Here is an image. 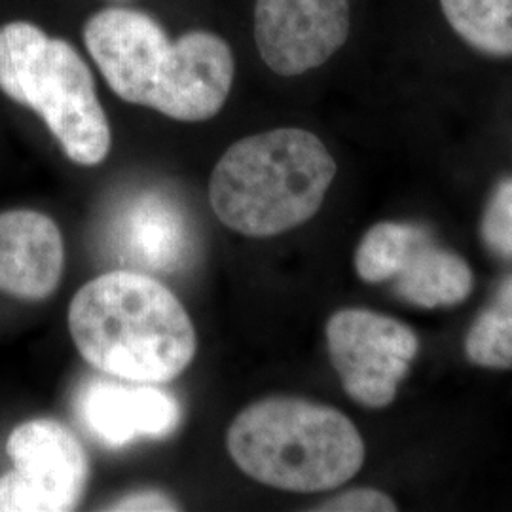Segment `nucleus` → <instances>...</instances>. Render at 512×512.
Segmentation results:
<instances>
[{
	"instance_id": "a211bd4d",
	"label": "nucleus",
	"mask_w": 512,
	"mask_h": 512,
	"mask_svg": "<svg viewBox=\"0 0 512 512\" xmlns=\"http://www.w3.org/2000/svg\"><path fill=\"white\" fill-rule=\"evenodd\" d=\"M181 507L177 505L175 499L162 492H137V494L126 495L118 501H114L107 511H160L171 512L179 511Z\"/></svg>"
},
{
	"instance_id": "f03ea898",
	"label": "nucleus",
	"mask_w": 512,
	"mask_h": 512,
	"mask_svg": "<svg viewBox=\"0 0 512 512\" xmlns=\"http://www.w3.org/2000/svg\"><path fill=\"white\" fill-rule=\"evenodd\" d=\"M69 330L88 365L139 384L173 382L198 348L181 300L158 279L129 270L99 275L74 294Z\"/></svg>"
},
{
	"instance_id": "0eeeda50",
	"label": "nucleus",
	"mask_w": 512,
	"mask_h": 512,
	"mask_svg": "<svg viewBox=\"0 0 512 512\" xmlns=\"http://www.w3.org/2000/svg\"><path fill=\"white\" fill-rule=\"evenodd\" d=\"M327 346L349 397L366 408H384L393 403L420 344L397 319L342 310L327 323Z\"/></svg>"
},
{
	"instance_id": "f8f14e48",
	"label": "nucleus",
	"mask_w": 512,
	"mask_h": 512,
	"mask_svg": "<svg viewBox=\"0 0 512 512\" xmlns=\"http://www.w3.org/2000/svg\"><path fill=\"white\" fill-rule=\"evenodd\" d=\"M395 289L404 302L421 308L456 306L471 293L473 274L463 258L427 239L395 277Z\"/></svg>"
},
{
	"instance_id": "39448f33",
	"label": "nucleus",
	"mask_w": 512,
	"mask_h": 512,
	"mask_svg": "<svg viewBox=\"0 0 512 512\" xmlns=\"http://www.w3.org/2000/svg\"><path fill=\"white\" fill-rule=\"evenodd\" d=\"M0 90L35 110L74 164L93 167L109 156L112 133L92 71L71 42L35 23L0 27Z\"/></svg>"
},
{
	"instance_id": "6e6552de",
	"label": "nucleus",
	"mask_w": 512,
	"mask_h": 512,
	"mask_svg": "<svg viewBox=\"0 0 512 512\" xmlns=\"http://www.w3.org/2000/svg\"><path fill=\"white\" fill-rule=\"evenodd\" d=\"M349 25V0H256V48L279 76L327 63L346 44Z\"/></svg>"
},
{
	"instance_id": "4468645a",
	"label": "nucleus",
	"mask_w": 512,
	"mask_h": 512,
	"mask_svg": "<svg viewBox=\"0 0 512 512\" xmlns=\"http://www.w3.org/2000/svg\"><path fill=\"white\" fill-rule=\"evenodd\" d=\"M427 239H431L427 230L418 226L397 222L376 224L366 232L355 253V270L366 283L395 279Z\"/></svg>"
},
{
	"instance_id": "f257e3e1",
	"label": "nucleus",
	"mask_w": 512,
	"mask_h": 512,
	"mask_svg": "<svg viewBox=\"0 0 512 512\" xmlns=\"http://www.w3.org/2000/svg\"><path fill=\"white\" fill-rule=\"evenodd\" d=\"M84 42L112 92L173 120L205 122L232 92L234 54L215 33L188 31L171 42L147 12L112 6L86 21Z\"/></svg>"
},
{
	"instance_id": "6ab92c4d",
	"label": "nucleus",
	"mask_w": 512,
	"mask_h": 512,
	"mask_svg": "<svg viewBox=\"0 0 512 512\" xmlns=\"http://www.w3.org/2000/svg\"><path fill=\"white\" fill-rule=\"evenodd\" d=\"M494 306L512 317V277L501 285Z\"/></svg>"
},
{
	"instance_id": "ddd939ff",
	"label": "nucleus",
	"mask_w": 512,
	"mask_h": 512,
	"mask_svg": "<svg viewBox=\"0 0 512 512\" xmlns=\"http://www.w3.org/2000/svg\"><path fill=\"white\" fill-rule=\"evenodd\" d=\"M463 42L494 57H512V0H439Z\"/></svg>"
},
{
	"instance_id": "9b49d317",
	"label": "nucleus",
	"mask_w": 512,
	"mask_h": 512,
	"mask_svg": "<svg viewBox=\"0 0 512 512\" xmlns=\"http://www.w3.org/2000/svg\"><path fill=\"white\" fill-rule=\"evenodd\" d=\"M120 253L137 268L175 272L190 253V230L175 203L143 196L116 222Z\"/></svg>"
},
{
	"instance_id": "dca6fc26",
	"label": "nucleus",
	"mask_w": 512,
	"mask_h": 512,
	"mask_svg": "<svg viewBox=\"0 0 512 512\" xmlns=\"http://www.w3.org/2000/svg\"><path fill=\"white\" fill-rule=\"evenodd\" d=\"M482 238L501 258H512V205L497 192L482 220Z\"/></svg>"
},
{
	"instance_id": "9d476101",
	"label": "nucleus",
	"mask_w": 512,
	"mask_h": 512,
	"mask_svg": "<svg viewBox=\"0 0 512 512\" xmlns=\"http://www.w3.org/2000/svg\"><path fill=\"white\" fill-rule=\"evenodd\" d=\"M65 245L59 226L37 211L0 213V293L44 300L59 287Z\"/></svg>"
},
{
	"instance_id": "7ed1b4c3",
	"label": "nucleus",
	"mask_w": 512,
	"mask_h": 512,
	"mask_svg": "<svg viewBox=\"0 0 512 512\" xmlns=\"http://www.w3.org/2000/svg\"><path fill=\"white\" fill-rule=\"evenodd\" d=\"M323 141L306 129L245 137L220 156L209 202L222 224L249 238L289 232L321 209L336 177Z\"/></svg>"
},
{
	"instance_id": "20e7f679",
	"label": "nucleus",
	"mask_w": 512,
	"mask_h": 512,
	"mask_svg": "<svg viewBox=\"0 0 512 512\" xmlns=\"http://www.w3.org/2000/svg\"><path fill=\"white\" fill-rule=\"evenodd\" d=\"M228 452L245 475L277 490H334L359 473L365 442L340 410L274 397L245 408L228 431Z\"/></svg>"
},
{
	"instance_id": "aec40b11",
	"label": "nucleus",
	"mask_w": 512,
	"mask_h": 512,
	"mask_svg": "<svg viewBox=\"0 0 512 512\" xmlns=\"http://www.w3.org/2000/svg\"><path fill=\"white\" fill-rule=\"evenodd\" d=\"M495 192H497L505 202L512 205V179L511 181H505V183L499 184V188H497Z\"/></svg>"
},
{
	"instance_id": "1a4fd4ad",
	"label": "nucleus",
	"mask_w": 512,
	"mask_h": 512,
	"mask_svg": "<svg viewBox=\"0 0 512 512\" xmlns=\"http://www.w3.org/2000/svg\"><path fill=\"white\" fill-rule=\"evenodd\" d=\"M76 412L93 439L110 448L139 439H167L181 423L177 397L156 384L90 378L76 395Z\"/></svg>"
},
{
	"instance_id": "423d86ee",
	"label": "nucleus",
	"mask_w": 512,
	"mask_h": 512,
	"mask_svg": "<svg viewBox=\"0 0 512 512\" xmlns=\"http://www.w3.org/2000/svg\"><path fill=\"white\" fill-rule=\"evenodd\" d=\"M14 469L0 476V512L74 511L90 463L73 431L50 418L25 421L6 442Z\"/></svg>"
},
{
	"instance_id": "f3484780",
	"label": "nucleus",
	"mask_w": 512,
	"mask_h": 512,
	"mask_svg": "<svg viewBox=\"0 0 512 512\" xmlns=\"http://www.w3.org/2000/svg\"><path fill=\"white\" fill-rule=\"evenodd\" d=\"M317 511L327 512H393L397 505L391 497L378 490H351L348 494L336 495Z\"/></svg>"
},
{
	"instance_id": "2eb2a0df",
	"label": "nucleus",
	"mask_w": 512,
	"mask_h": 512,
	"mask_svg": "<svg viewBox=\"0 0 512 512\" xmlns=\"http://www.w3.org/2000/svg\"><path fill=\"white\" fill-rule=\"evenodd\" d=\"M467 355L475 365L512 368V317L492 306L467 334Z\"/></svg>"
}]
</instances>
